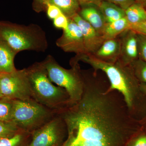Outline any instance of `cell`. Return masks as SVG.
Masks as SVG:
<instances>
[{
  "label": "cell",
  "instance_id": "cell-28",
  "mask_svg": "<svg viewBox=\"0 0 146 146\" xmlns=\"http://www.w3.org/2000/svg\"><path fill=\"white\" fill-rule=\"evenodd\" d=\"M104 0H77L80 7L89 5H95L98 7Z\"/></svg>",
  "mask_w": 146,
  "mask_h": 146
},
{
  "label": "cell",
  "instance_id": "cell-26",
  "mask_svg": "<svg viewBox=\"0 0 146 146\" xmlns=\"http://www.w3.org/2000/svg\"><path fill=\"white\" fill-rule=\"evenodd\" d=\"M47 15L50 19L54 20L55 18L63 13L58 7L50 4H46Z\"/></svg>",
  "mask_w": 146,
  "mask_h": 146
},
{
  "label": "cell",
  "instance_id": "cell-17",
  "mask_svg": "<svg viewBox=\"0 0 146 146\" xmlns=\"http://www.w3.org/2000/svg\"><path fill=\"white\" fill-rule=\"evenodd\" d=\"M45 5L50 4L58 7L67 18L78 13L81 7L77 0H44Z\"/></svg>",
  "mask_w": 146,
  "mask_h": 146
},
{
  "label": "cell",
  "instance_id": "cell-25",
  "mask_svg": "<svg viewBox=\"0 0 146 146\" xmlns=\"http://www.w3.org/2000/svg\"><path fill=\"white\" fill-rule=\"evenodd\" d=\"M54 25L57 28L65 30L68 28L69 19L63 13L60 14L53 20Z\"/></svg>",
  "mask_w": 146,
  "mask_h": 146
},
{
  "label": "cell",
  "instance_id": "cell-27",
  "mask_svg": "<svg viewBox=\"0 0 146 146\" xmlns=\"http://www.w3.org/2000/svg\"><path fill=\"white\" fill-rule=\"evenodd\" d=\"M113 3L125 10L130 5L136 2V0H105Z\"/></svg>",
  "mask_w": 146,
  "mask_h": 146
},
{
  "label": "cell",
  "instance_id": "cell-11",
  "mask_svg": "<svg viewBox=\"0 0 146 146\" xmlns=\"http://www.w3.org/2000/svg\"><path fill=\"white\" fill-rule=\"evenodd\" d=\"M70 18L76 22L81 29L86 54H94L102 44L104 39L78 13Z\"/></svg>",
  "mask_w": 146,
  "mask_h": 146
},
{
  "label": "cell",
  "instance_id": "cell-10",
  "mask_svg": "<svg viewBox=\"0 0 146 146\" xmlns=\"http://www.w3.org/2000/svg\"><path fill=\"white\" fill-rule=\"evenodd\" d=\"M120 35L121 48L118 60L123 65H130L139 58L137 33L129 29Z\"/></svg>",
  "mask_w": 146,
  "mask_h": 146
},
{
  "label": "cell",
  "instance_id": "cell-12",
  "mask_svg": "<svg viewBox=\"0 0 146 146\" xmlns=\"http://www.w3.org/2000/svg\"><path fill=\"white\" fill-rule=\"evenodd\" d=\"M119 37L105 40L94 54L95 57L107 62H115L118 60L120 52Z\"/></svg>",
  "mask_w": 146,
  "mask_h": 146
},
{
  "label": "cell",
  "instance_id": "cell-30",
  "mask_svg": "<svg viewBox=\"0 0 146 146\" xmlns=\"http://www.w3.org/2000/svg\"><path fill=\"white\" fill-rule=\"evenodd\" d=\"M35 3V8L38 11L46 8L44 0H34Z\"/></svg>",
  "mask_w": 146,
  "mask_h": 146
},
{
  "label": "cell",
  "instance_id": "cell-7",
  "mask_svg": "<svg viewBox=\"0 0 146 146\" xmlns=\"http://www.w3.org/2000/svg\"><path fill=\"white\" fill-rule=\"evenodd\" d=\"M0 90L2 100L33 99L25 69L16 70L11 73H0Z\"/></svg>",
  "mask_w": 146,
  "mask_h": 146
},
{
  "label": "cell",
  "instance_id": "cell-3",
  "mask_svg": "<svg viewBox=\"0 0 146 146\" xmlns=\"http://www.w3.org/2000/svg\"><path fill=\"white\" fill-rule=\"evenodd\" d=\"M25 70L35 100L58 112L71 104L66 90L52 83L42 62L35 63Z\"/></svg>",
  "mask_w": 146,
  "mask_h": 146
},
{
  "label": "cell",
  "instance_id": "cell-35",
  "mask_svg": "<svg viewBox=\"0 0 146 146\" xmlns=\"http://www.w3.org/2000/svg\"><path fill=\"white\" fill-rule=\"evenodd\" d=\"M2 99V96L1 94V90H0V100H1Z\"/></svg>",
  "mask_w": 146,
  "mask_h": 146
},
{
  "label": "cell",
  "instance_id": "cell-34",
  "mask_svg": "<svg viewBox=\"0 0 146 146\" xmlns=\"http://www.w3.org/2000/svg\"><path fill=\"white\" fill-rule=\"evenodd\" d=\"M137 33H140V34H143L146 35V31L139 32Z\"/></svg>",
  "mask_w": 146,
  "mask_h": 146
},
{
  "label": "cell",
  "instance_id": "cell-13",
  "mask_svg": "<svg viewBox=\"0 0 146 146\" xmlns=\"http://www.w3.org/2000/svg\"><path fill=\"white\" fill-rule=\"evenodd\" d=\"M78 14L102 36L107 23L98 7L95 5L84 7H81Z\"/></svg>",
  "mask_w": 146,
  "mask_h": 146
},
{
  "label": "cell",
  "instance_id": "cell-33",
  "mask_svg": "<svg viewBox=\"0 0 146 146\" xmlns=\"http://www.w3.org/2000/svg\"><path fill=\"white\" fill-rule=\"evenodd\" d=\"M140 123H141V125H142L143 126L146 127V117L143 121H141Z\"/></svg>",
  "mask_w": 146,
  "mask_h": 146
},
{
  "label": "cell",
  "instance_id": "cell-15",
  "mask_svg": "<svg viewBox=\"0 0 146 146\" xmlns=\"http://www.w3.org/2000/svg\"><path fill=\"white\" fill-rule=\"evenodd\" d=\"M130 29V25L125 17L107 23L103 31L102 37L104 40L117 38L124 32Z\"/></svg>",
  "mask_w": 146,
  "mask_h": 146
},
{
  "label": "cell",
  "instance_id": "cell-18",
  "mask_svg": "<svg viewBox=\"0 0 146 146\" xmlns=\"http://www.w3.org/2000/svg\"><path fill=\"white\" fill-rule=\"evenodd\" d=\"M125 18L131 26L137 25L146 20V9L140 3L135 2L125 10Z\"/></svg>",
  "mask_w": 146,
  "mask_h": 146
},
{
  "label": "cell",
  "instance_id": "cell-1",
  "mask_svg": "<svg viewBox=\"0 0 146 146\" xmlns=\"http://www.w3.org/2000/svg\"><path fill=\"white\" fill-rule=\"evenodd\" d=\"M94 69L82 71L81 98L58 112L68 134L62 146H128L142 127L121 94Z\"/></svg>",
  "mask_w": 146,
  "mask_h": 146
},
{
  "label": "cell",
  "instance_id": "cell-19",
  "mask_svg": "<svg viewBox=\"0 0 146 146\" xmlns=\"http://www.w3.org/2000/svg\"><path fill=\"white\" fill-rule=\"evenodd\" d=\"M28 133L22 131L10 138H0V146H27L25 145Z\"/></svg>",
  "mask_w": 146,
  "mask_h": 146
},
{
  "label": "cell",
  "instance_id": "cell-16",
  "mask_svg": "<svg viewBox=\"0 0 146 146\" xmlns=\"http://www.w3.org/2000/svg\"><path fill=\"white\" fill-rule=\"evenodd\" d=\"M98 8L107 23L114 22L125 17V10L107 1H103Z\"/></svg>",
  "mask_w": 146,
  "mask_h": 146
},
{
  "label": "cell",
  "instance_id": "cell-14",
  "mask_svg": "<svg viewBox=\"0 0 146 146\" xmlns=\"http://www.w3.org/2000/svg\"><path fill=\"white\" fill-rule=\"evenodd\" d=\"M17 52L0 39V73H11L16 70L14 59Z\"/></svg>",
  "mask_w": 146,
  "mask_h": 146
},
{
  "label": "cell",
  "instance_id": "cell-29",
  "mask_svg": "<svg viewBox=\"0 0 146 146\" xmlns=\"http://www.w3.org/2000/svg\"><path fill=\"white\" fill-rule=\"evenodd\" d=\"M130 29L136 31V33L146 31V20L140 23L131 26Z\"/></svg>",
  "mask_w": 146,
  "mask_h": 146
},
{
  "label": "cell",
  "instance_id": "cell-23",
  "mask_svg": "<svg viewBox=\"0 0 146 146\" xmlns=\"http://www.w3.org/2000/svg\"><path fill=\"white\" fill-rule=\"evenodd\" d=\"M128 146H146V127L142 126L131 140Z\"/></svg>",
  "mask_w": 146,
  "mask_h": 146
},
{
  "label": "cell",
  "instance_id": "cell-6",
  "mask_svg": "<svg viewBox=\"0 0 146 146\" xmlns=\"http://www.w3.org/2000/svg\"><path fill=\"white\" fill-rule=\"evenodd\" d=\"M11 101V122L21 130L33 132L52 119V110L34 100Z\"/></svg>",
  "mask_w": 146,
  "mask_h": 146
},
{
  "label": "cell",
  "instance_id": "cell-31",
  "mask_svg": "<svg viewBox=\"0 0 146 146\" xmlns=\"http://www.w3.org/2000/svg\"><path fill=\"white\" fill-rule=\"evenodd\" d=\"M140 87L142 91L146 95V84L140 83Z\"/></svg>",
  "mask_w": 146,
  "mask_h": 146
},
{
  "label": "cell",
  "instance_id": "cell-2",
  "mask_svg": "<svg viewBox=\"0 0 146 146\" xmlns=\"http://www.w3.org/2000/svg\"><path fill=\"white\" fill-rule=\"evenodd\" d=\"M74 60H81L90 65L94 70L104 73L110 89L119 91L123 96L133 118L141 122L146 117V95L141 90V83L130 65H123L118 60L115 62H105L89 54L77 55Z\"/></svg>",
  "mask_w": 146,
  "mask_h": 146
},
{
  "label": "cell",
  "instance_id": "cell-9",
  "mask_svg": "<svg viewBox=\"0 0 146 146\" xmlns=\"http://www.w3.org/2000/svg\"><path fill=\"white\" fill-rule=\"evenodd\" d=\"M68 19V28L63 30L62 36L56 41V45L65 52L75 53L77 55L86 54L80 28L72 19Z\"/></svg>",
  "mask_w": 146,
  "mask_h": 146
},
{
  "label": "cell",
  "instance_id": "cell-22",
  "mask_svg": "<svg viewBox=\"0 0 146 146\" xmlns=\"http://www.w3.org/2000/svg\"><path fill=\"white\" fill-rule=\"evenodd\" d=\"M22 131L11 122H0V138H10Z\"/></svg>",
  "mask_w": 146,
  "mask_h": 146
},
{
  "label": "cell",
  "instance_id": "cell-4",
  "mask_svg": "<svg viewBox=\"0 0 146 146\" xmlns=\"http://www.w3.org/2000/svg\"><path fill=\"white\" fill-rule=\"evenodd\" d=\"M0 39L17 53L24 50L42 51L47 46L42 30L35 26H24L0 22Z\"/></svg>",
  "mask_w": 146,
  "mask_h": 146
},
{
  "label": "cell",
  "instance_id": "cell-20",
  "mask_svg": "<svg viewBox=\"0 0 146 146\" xmlns=\"http://www.w3.org/2000/svg\"><path fill=\"white\" fill-rule=\"evenodd\" d=\"M130 66L139 82L146 84V61L139 58Z\"/></svg>",
  "mask_w": 146,
  "mask_h": 146
},
{
  "label": "cell",
  "instance_id": "cell-21",
  "mask_svg": "<svg viewBox=\"0 0 146 146\" xmlns=\"http://www.w3.org/2000/svg\"><path fill=\"white\" fill-rule=\"evenodd\" d=\"M12 110V101L0 100V122H11Z\"/></svg>",
  "mask_w": 146,
  "mask_h": 146
},
{
  "label": "cell",
  "instance_id": "cell-32",
  "mask_svg": "<svg viewBox=\"0 0 146 146\" xmlns=\"http://www.w3.org/2000/svg\"><path fill=\"white\" fill-rule=\"evenodd\" d=\"M136 2L142 4L144 6H146V0H136Z\"/></svg>",
  "mask_w": 146,
  "mask_h": 146
},
{
  "label": "cell",
  "instance_id": "cell-24",
  "mask_svg": "<svg viewBox=\"0 0 146 146\" xmlns=\"http://www.w3.org/2000/svg\"><path fill=\"white\" fill-rule=\"evenodd\" d=\"M139 58L146 61V35L137 33Z\"/></svg>",
  "mask_w": 146,
  "mask_h": 146
},
{
  "label": "cell",
  "instance_id": "cell-8",
  "mask_svg": "<svg viewBox=\"0 0 146 146\" xmlns=\"http://www.w3.org/2000/svg\"><path fill=\"white\" fill-rule=\"evenodd\" d=\"M66 130V125L60 116L52 118L33 131L32 139L27 146H58Z\"/></svg>",
  "mask_w": 146,
  "mask_h": 146
},
{
  "label": "cell",
  "instance_id": "cell-5",
  "mask_svg": "<svg viewBox=\"0 0 146 146\" xmlns=\"http://www.w3.org/2000/svg\"><path fill=\"white\" fill-rule=\"evenodd\" d=\"M51 81L65 89L70 96L71 103L81 98L84 81L78 62L72 61L70 69H65L58 64L51 56L42 62Z\"/></svg>",
  "mask_w": 146,
  "mask_h": 146
}]
</instances>
